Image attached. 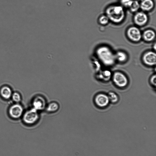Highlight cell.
Masks as SVG:
<instances>
[{
	"mask_svg": "<svg viewBox=\"0 0 156 156\" xmlns=\"http://www.w3.org/2000/svg\"><path fill=\"white\" fill-rule=\"evenodd\" d=\"M105 13L109 21L115 23L121 22L125 16L123 6L120 5H112L108 7L106 9Z\"/></svg>",
	"mask_w": 156,
	"mask_h": 156,
	"instance_id": "obj_1",
	"label": "cell"
},
{
	"mask_svg": "<svg viewBox=\"0 0 156 156\" xmlns=\"http://www.w3.org/2000/svg\"><path fill=\"white\" fill-rule=\"evenodd\" d=\"M96 53L99 59L106 65H112L116 61L115 53L107 46L98 47L96 50Z\"/></svg>",
	"mask_w": 156,
	"mask_h": 156,
	"instance_id": "obj_2",
	"label": "cell"
},
{
	"mask_svg": "<svg viewBox=\"0 0 156 156\" xmlns=\"http://www.w3.org/2000/svg\"><path fill=\"white\" fill-rule=\"evenodd\" d=\"M40 118L39 112L32 108L25 112L22 116L23 123L28 126H32L36 124Z\"/></svg>",
	"mask_w": 156,
	"mask_h": 156,
	"instance_id": "obj_3",
	"label": "cell"
},
{
	"mask_svg": "<svg viewBox=\"0 0 156 156\" xmlns=\"http://www.w3.org/2000/svg\"><path fill=\"white\" fill-rule=\"evenodd\" d=\"M112 80L117 86L120 88L124 87L128 84V79L126 76L120 72H116L112 75Z\"/></svg>",
	"mask_w": 156,
	"mask_h": 156,
	"instance_id": "obj_4",
	"label": "cell"
},
{
	"mask_svg": "<svg viewBox=\"0 0 156 156\" xmlns=\"http://www.w3.org/2000/svg\"><path fill=\"white\" fill-rule=\"evenodd\" d=\"M47 104L46 99L44 96L37 95L32 100V108L39 112L45 110Z\"/></svg>",
	"mask_w": 156,
	"mask_h": 156,
	"instance_id": "obj_5",
	"label": "cell"
},
{
	"mask_svg": "<svg viewBox=\"0 0 156 156\" xmlns=\"http://www.w3.org/2000/svg\"><path fill=\"white\" fill-rule=\"evenodd\" d=\"M9 116L12 119H17L22 117L23 113V106L18 103L12 105L9 110Z\"/></svg>",
	"mask_w": 156,
	"mask_h": 156,
	"instance_id": "obj_6",
	"label": "cell"
},
{
	"mask_svg": "<svg viewBox=\"0 0 156 156\" xmlns=\"http://www.w3.org/2000/svg\"><path fill=\"white\" fill-rule=\"evenodd\" d=\"M126 34L129 40L134 42H138L142 38V34L140 30L136 26L129 27L127 30Z\"/></svg>",
	"mask_w": 156,
	"mask_h": 156,
	"instance_id": "obj_7",
	"label": "cell"
},
{
	"mask_svg": "<svg viewBox=\"0 0 156 156\" xmlns=\"http://www.w3.org/2000/svg\"><path fill=\"white\" fill-rule=\"evenodd\" d=\"M144 63L149 66H154L156 64V54L155 52L149 51L145 53L143 56Z\"/></svg>",
	"mask_w": 156,
	"mask_h": 156,
	"instance_id": "obj_8",
	"label": "cell"
},
{
	"mask_svg": "<svg viewBox=\"0 0 156 156\" xmlns=\"http://www.w3.org/2000/svg\"><path fill=\"white\" fill-rule=\"evenodd\" d=\"M148 17L143 11L137 12L133 17V21L137 26H142L145 25L148 22Z\"/></svg>",
	"mask_w": 156,
	"mask_h": 156,
	"instance_id": "obj_9",
	"label": "cell"
},
{
	"mask_svg": "<svg viewBox=\"0 0 156 156\" xmlns=\"http://www.w3.org/2000/svg\"><path fill=\"white\" fill-rule=\"evenodd\" d=\"M94 102L98 106L101 108L106 107L110 102L108 95L103 93L97 94L94 98Z\"/></svg>",
	"mask_w": 156,
	"mask_h": 156,
	"instance_id": "obj_10",
	"label": "cell"
},
{
	"mask_svg": "<svg viewBox=\"0 0 156 156\" xmlns=\"http://www.w3.org/2000/svg\"><path fill=\"white\" fill-rule=\"evenodd\" d=\"M154 3L152 0H142L140 3V8L143 12H149L154 8Z\"/></svg>",
	"mask_w": 156,
	"mask_h": 156,
	"instance_id": "obj_11",
	"label": "cell"
},
{
	"mask_svg": "<svg viewBox=\"0 0 156 156\" xmlns=\"http://www.w3.org/2000/svg\"><path fill=\"white\" fill-rule=\"evenodd\" d=\"M155 32L151 29L146 30L142 34V38L144 41L147 42L153 41L155 39Z\"/></svg>",
	"mask_w": 156,
	"mask_h": 156,
	"instance_id": "obj_12",
	"label": "cell"
},
{
	"mask_svg": "<svg viewBox=\"0 0 156 156\" xmlns=\"http://www.w3.org/2000/svg\"><path fill=\"white\" fill-rule=\"evenodd\" d=\"M12 93L11 89L8 86H4L0 90V94L4 99L8 100L11 97Z\"/></svg>",
	"mask_w": 156,
	"mask_h": 156,
	"instance_id": "obj_13",
	"label": "cell"
},
{
	"mask_svg": "<svg viewBox=\"0 0 156 156\" xmlns=\"http://www.w3.org/2000/svg\"><path fill=\"white\" fill-rule=\"evenodd\" d=\"M59 108L58 103L55 101H51L47 104L45 110L49 113H53L57 112Z\"/></svg>",
	"mask_w": 156,
	"mask_h": 156,
	"instance_id": "obj_14",
	"label": "cell"
},
{
	"mask_svg": "<svg viewBox=\"0 0 156 156\" xmlns=\"http://www.w3.org/2000/svg\"><path fill=\"white\" fill-rule=\"evenodd\" d=\"M116 61L117 60L120 62H123L126 61L127 58L126 53L122 51H119L115 53Z\"/></svg>",
	"mask_w": 156,
	"mask_h": 156,
	"instance_id": "obj_15",
	"label": "cell"
},
{
	"mask_svg": "<svg viewBox=\"0 0 156 156\" xmlns=\"http://www.w3.org/2000/svg\"><path fill=\"white\" fill-rule=\"evenodd\" d=\"M129 8L132 12H136L140 8V3L137 0H133Z\"/></svg>",
	"mask_w": 156,
	"mask_h": 156,
	"instance_id": "obj_16",
	"label": "cell"
},
{
	"mask_svg": "<svg viewBox=\"0 0 156 156\" xmlns=\"http://www.w3.org/2000/svg\"><path fill=\"white\" fill-rule=\"evenodd\" d=\"M110 102L112 103L117 102L119 100L118 95L115 92H110L107 94Z\"/></svg>",
	"mask_w": 156,
	"mask_h": 156,
	"instance_id": "obj_17",
	"label": "cell"
},
{
	"mask_svg": "<svg viewBox=\"0 0 156 156\" xmlns=\"http://www.w3.org/2000/svg\"><path fill=\"white\" fill-rule=\"evenodd\" d=\"M109 21L108 18L106 15L101 16L98 19L99 23L102 25H107L109 23Z\"/></svg>",
	"mask_w": 156,
	"mask_h": 156,
	"instance_id": "obj_18",
	"label": "cell"
},
{
	"mask_svg": "<svg viewBox=\"0 0 156 156\" xmlns=\"http://www.w3.org/2000/svg\"><path fill=\"white\" fill-rule=\"evenodd\" d=\"M11 98L12 100L16 103H19L21 100V95L17 92H15L13 93Z\"/></svg>",
	"mask_w": 156,
	"mask_h": 156,
	"instance_id": "obj_19",
	"label": "cell"
},
{
	"mask_svg": "<svg viewBox=\"0 0 156 156\" xmlns=\"http://www.w3.org/2000/svg\"><path fill=\"white\" fill-rule=\"evenodd\" d=\"M132 1L133 0H121V2L122 6L129 8Z\"/></svg>",
	"mask_w": 156,
	"mask_h": 156,
	"instance_id": "obj_20",
	"label": "cell"
},
{
	"mask_svg": "<svg viewBox=\"0 0 156 156\" xmlns=\"http://www.w3.org/2000/svg\"><path fill=\"white\" fill-rule=\"evenodd\" d=\"M150 82L152 86L155 87L156 86V76L155 74L152 75L151 77Z\"/></svg>",
	"mask_w": 156,
	"mask_h": 156,
	"instance_id": "obj_21",
	"label": "cell"
},
{
	"mask_svg": "<svg viewBox=\"0 0 156 156\" xmlns=\"http://www.w3.org/2000/svg\"><path fill=\"white\" fill-rule=\"evenodd\" d=\"M111 75V72L108 70H105L103 72V74L101 75V76H103L105 78V79L108 80Z\"/></svg>",
	"mask_w": 156,
	"mask_h": 156,
	"instance_id": "obj_22",
	"label": "cell"
},
{
	"mask_svg": "<svg viewBox=\"0 0 156 156\" xmlns=\"http://www.w3.org/2000/svg\"><path fill=\"white\" fill-rule=\"evenodd\" d=\"M156 44H155V43L154 44V48L155 50H156Z\"/></svg>",
	"mask_w": 156,
	"mask_h": 156,
	"instance_id": "obj_23",
	"label": "cell"
}]
</instances>
